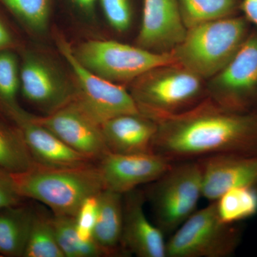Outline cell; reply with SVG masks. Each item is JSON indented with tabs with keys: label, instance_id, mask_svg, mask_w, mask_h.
I'll return each mask as SVG.
<instances>
[{
	"label": "cell",
	"instance_id": "cell-26",
	"mask_svg": "<svg viewBox=\"0 0 257 257\" xmlns=\"http://www.w3.org/2000/svg\"><path fill=\"white\" fill-rule=\"evenodd\" d=\"M20 87V71L13 52L0 51V103L8 113L19 109L17 95Z\"/></svg>",
	"mask_w": 257,
	"mask_h": 257
},
{
	"label": "cell",
	"instance_id": "cell-1",
	"mask_svg": "<svg viewBox=\"0 0 257 257\" xmlns=\"http://www.w3.org/2000/svg\"><path fill=\"white\" fill-rule=\"evenodd\" d=\"M154 120V152L172 162L221 154H257V111L229 110L207 96L188 110Z\"/></svg>",
	"mask_w": 257,
	"mask_h": 257
},
{
	"label": "cell",
	"instance_id": "cell-27",
	"mask_svg": "<svg viewBox=\"0 0 257 257\" xmlns=\"http://www.w3.org/2000/svg\"><path fill=\"white\" fill-rule=\"evenodd\" d=\"M104 16L111 28L122 33L127 31L133 22L130 0H99Z\"/></svg>",
	"mask_w": 257,
	"mask_h": 257
},
{
	"label": "cell",
	"instance_id": "cell-16",
	"mask_svg": "<svg viewBox=\"0 0 257 257\" xmlns=\"http://www.w3.org/2000/svg\"><path fill=\"white\" fill-rule=\"evenodd\" d=\"M20 87L24 96L47 114L72 101L74 94V90L48 62L33 55L24 59Z\"/></svg>",
	"mask_w": 257,
	"mask_h": 257
},
{
	"label": "cell",
	"instance_id": "cell-22",
	"mask_svg": "<svg viewBox=\"0 0 257 257\" xmlns=\"http://www.w3.org/2000/svg\"><path fill=\"white\" fill-rule=\"evenodd\" d=\"M215 202L221 220L226 224H234L257 214L256 186L229 189Z\"/></svg>",
	"mask_w": 257,
	"mask_h": 257
},
{
	"label": "cell",
	"instance_id": "cell-7",
	"mask_svg": "<svg viewBox=\"0 0 257 257\" xmlns=\"http://www.w3.org/2000/svg\"><path fill=\"white\" fill-rule=\"evenodd\" d=\"M234 224L223 222L216 202L196 210L167 241V257H226L239 242Z\"/></svg>",
	"mask_w": 257,
	"mask_h": 257
},
{
	"label": "cell",
	"instance_id": "cell-2",
	"mask_svg": "<svg viewBox=\"0 0 257 257\" xmlns=\"http://www.w3.org/2000/svg\"><path fill=\"white\" fill-rule=\"evenodd\" d=\"M20 195L46 205L53 215L74 217L87 198L104 189L97 166L52 168L34 165L13 174Z\"/></svg>",
	"mask_w": 257,
	"mask_h": 257
},
{
	"label": "cell",
	"instance_id": "cell-15",
	"mask_svg": "<svg viewBox=\"0 0 257 257\" xmlns=\"http://www.w3.org/2000/svg\"><path fill=\"white\" fill-rule=\"evenodd\" d=\"M37 165L52 168H73L93 165L94 162L75 151L23 109L12 115Z\"/></svg>",
	"mask_w": 257,
	"mask_h": 257
},
{
	"label": "cell",
	"instance_id": "cell-10",
	"mask_svg": "<svg viewBox=\"0 0 257 257\" xmlns=\"http://www.w3.org/2000/svg\"><path fill=\"white\" fill-rule=\"evenodd\" d=\"M33 119L94 162H99L109 153L101 124L73 99L46 116H33Z\"/></svg>",
	"mask_w": 257,
	"mask_h": 257
},
{
	"label": "cell",
	"instance_id": "cell-32",
	"mask_svg": "<svg viewBox=\"0 0 257 257\" xmlns=\"http://www.w3.org/2000/svg\"><path fill=\"white\" fill-rule=\"evenodd\" d=\"M76 5L87 14H92L95 7L96 0H73Z\"/></svg>",
	"mask_w": 257,
	"mask_h": 257
},
{
	"label": "cell",
	"instance_id": "cell-19",
	"mask_svg": "<svg viewBox=\"0 0 257 257\" xmlns=\"http://www.w3.org/2000/svg\"><path fill=\"white\" fill-rule=\"evenodd\" d=\"M34 208L18 205L0 210V254L24 256L28 243Z\"/></svg>",
	"mask_w": 257,
	"mask_h": 257
},
{
	"label": "cell",
	"instance_id": "cell-28",
	"mask_svg": "<svg viewBox=\"0 0 257 257\" xmlns=\"http://www.w3.org/2000/svg\"><path fill=\"white\" fill-rule=\"evenodd\" d=\"M98 194L87 198L74 216L76 229L82 239H93V230L98 212Z\"/></svg>",
	"mask_w": 257,
	"mask_h": 257
},
{
	"label": "cell",
	"instance_id": "cell-4",
	"mask_svg": "<svg viewBox=\"0 0 257 257\" xmlns=\"http://www.w3.org/2000/svg\"><path fill=\"white\" fill-rule=\"evenodd\" d=\"M140 112L152 119L179 114L207 97L206 81L177 63L148 71L131 83Z\"/></svg>",
	"mask_w": 257,
	"mask_h": 257
},
{
	"label": "cell",
	"instance_id": "cell-18",
	"mask_svg": "<svg viewBox=\"0 0 257 257\" xmlns=\"http://www.w3.org/2000/svg\"><path fill=\"white\" fill-rule=\"evenodd\" d=\"M123 194L103 189L98 194V212L92 237L106 256L126 254L121 248Z\"/></svg>",
	"mask_w": 257,
	"mask_h": 257
},
{
	"label": "cell",
	"instance_id": "cell-6",
	"mask_svg": "<svg viewBox=\"0 0 257 257\" xmlns=\"http://www.w3.org/2000/svg\"><path fill=\"white\" fill-rule=\"evenodd\" d=\"M73 52L86 68L120 85L133 82L155 67L176 63L172 52L156 53L113 40H89Z\"/></svg>",
	"mask_w": 257,
	"mask_h": 257
},
{
	"label": "cell",
	"instance_id": "cell-13",
	"mask_svg": "<svg viewBox=\"0 0 257 257\" xmlns=\"http://www.w3.org/2000/svg\"><path fill=\"white\" fill-rule=\"evenodd\" d=\"M146 197L137 189L123 194L121 245L126 254L139 257H167L165 233L145 214Z\"/></svg>",
	"mask_w": 257,
	"mask_h": 257
},
{
	"label": "cell",
	"instance_id": "cell-25",
	"mask_svg": "<svg viewBox=\"0 0 257 257\" xmlns=\"http://www.w3.org/2000/svg\"><path fill=\"white\" fill-rule=\"evenodd\" d=\"M30 30L38 34L47 31L50 0H0Z\"/></svg>",
	"mask_w": 257,
	"mask_h": 257
},
{
	"label": "cell",
	"instance_id": "cell-31",
	"mask_svg": "<svg viewBox=\"0 0 257 257\" xmlns=\"http://www.w3.org/2000/svg\"><path fill=\"white\" fill-rule=\"evenodd\" d=\"M13 44V39L8 29L0 21V51L6 50Z\"/></svg>",
	"mask_w": 257,
	"mask_h": 257
},
{
	"label": "cell",
	"instance_id": "cell-20",
	"mask_svg": "<svg viewBox=\"0 0 257 257\" xmlns=\"http://www.w3.org/2000/svg\"><path fill=\"white\" fill-rule=\"evenodd\" d=\"M52 216L45 209H34L23 257H64L56 237Z\"/></svg>",
	"mask_w": 257,
	"mask_h": 257
},
{
	"label": "cell",
	"instance_id": "cell-23",
	"mask_svg": "<svg viewBox=\"0 0 257 257\" xmlns=\"http://www.w3.org/2000/svg\"><path fill=\"white\" fill-rule=\"evenodd\" d=\"M56 237L64 257L106 256L94 239L84 240L76 229L74 217L52 216Z\"/></svg>",
	"mask_w": 257,
	"mask_h": 257
},
{
	"label": "cell",
	"instance_id": "cell-5",
	"mask_svg": "<svg viewBox=\"0 0 257 257\" xmlns=\"http://www.w3.org/2000/svg\"><path fill=\"white\" fill-rule=\"evenodd\" d=\"M145 194L156 225L165 234L175 232L197 210L202 197V173L197 160L183 161L152 182Z\"/></svg>",
	"mask_w": 257,
	"mask_h": 257
},
{
	"label": "cell",
	"instance_id": "cell-24",
	"mask_svg": "<svg viewBox=\"0 0 257 257\" xmlns=\"http://www.w3.org/2000/svg\"><path fill=\"white\" fill-rule=\"evenodd\" d=\"M35 165L19 128L0 124V168L16 174Z\"/></svg>",
	"mask_w": 257,
	"mask_h": 257
},
{
	"label": "cell",
	"instance_id": "cell-17",
	"mask_svg": "<svg viewBox=\"0 0 257 257\" xmlns=\"http://www.w3.org/2000/svg\"><path fill=\"white\" fill-rule=\"evenodd\" d=\"M109 152L120 155L155 153L157 124L142 113L119 115L101 124Z\"/></svg>",
	"mask_w": 257,
	"mask_h": 257
},
{
	"label": "cell",
	"instance_id": "cell-11",
	"mask_svg": "<svg viewBox=\"0 0 257 257\" xmlns=\"http://www.w3.org/2000/svg\"><path fill=\"white\" fill-rule=\"evenodd\" d=\"M157 153L120 155L109 152L97 162L104 189L124 194L142 184L152 183L172 167Z\"/></svg>",
	"mask_w": 257,
	"mask_h": 257
},
{
	"label": "cell",
	"instance_id": "cell-14",
	"mask_svg": "<svg viewBox=\"0 0 257 257\" xmlns=\"http://www.w3.org/2000/svg\"><path fill=\"white\" fill-rule=\"evenodd\" d=\"M202 197L215 202L229 189L257 185V154H221L197 160Z\"/></svg>",
	"mask_w": 257,
	"mask_h": 257
},
{
	"label": "cell",
	"instance_id": "cell-9",
	"mask_svg": "<svg viewBox=\"0 0 257 257\" xmlns=\"http://www.w3.org/2000/svg\"><path fill=\"white\" fill-rule=\"evenodd\" d=\"M207 96L229 110L257 111V28L229 63L206 81Z\"/></svg>",
	"mask_w": 257,
	"mask_h": 257
},
{
	"label": "cell",
	"instance_id": "cell-29",
	"mask_svg": "<svg viewBox=\"0 0 257 257\" xmlns=\"http://www.w3.org/2000/svg\"><path fill=\"white\" fill-rule=\"evenodd\" d=\"M23 199L17 189L13 173L0 168V210L21 204Z\"/></svg>",
	"mask_w": 257,
	"mask_h": 257
},
{
	"label": "cell",
	"instance_id": "cell-8",
	"mask_svg": "<svg viewBox=\"0 0 257 257\" xmlns=\"http://www.w3.org/2000/svg\"><path fill=\"white\" fill-rule=\"evenodd\" d=\"M56 42L77 82L72 99L93 119L101 124L119 115L141 113L130 92L122 86L96 75L82 65L63 36L57 35Z\"/></svg>",
	"mask_w": 257,
	"mask_h": 257
},
{
	"label": "cell",
	"instance_id": "cell-30",
	"mask_svg": "<svg viewBox=\"0 0 257 257\" xmlns=\"http://www.w3.org/2000/svg\"><path fill=\"white\" fill-rule=\"evenodd\" d=\"M239 10L251 26L257 28V0H240Z\"/></svg>",
	"mask_w": 257,
	"mask_h": 257
},
{
	"label": "cell",
	"instance_id": "cell-12",
	"mask_svg": "<svg viewBox=\"0 0 257 257\" xmlns=\"http://www.w3.org/2000/svg\"><path fill=\"white\" fill-rule=\"evenodd\" d=\"M187 31L177 0H144L137 46L170 53L183 41Z\"/></svg>",
	"mask_w": 257,
	"mask_h": 257
},
{
	"label": "cell",
	"instance_id": "cell-21",
	"mask_svg": "<svg viewBox=\"0 0 257 257\" xmlns=\"http://www.w3.org/2000/svg\"><path fill=\"white\" fill-rule=\"evenodd\" d=\"M186 28L234 16L240 0H177Z\"/></svg>",
	"mask_w": 257,
	"mask_h": 257
},
{
	"label": "cell",
	"instance_id": "cell-3",
	"mask_svg": "<svg viewBox=\"0 0 257 257\" xmlns=\"http://www.w3.org/2000/svg\"><path fill=\"white\" fill-rule=\"evenodd\" d=\"M252 28L243 15L200 24L187 29L172 53L176 63L207 81L229 63Z\"/></svg>",
	"mask_w": 257,
	"mask_h": 257
}]
</instances>
